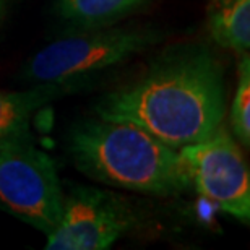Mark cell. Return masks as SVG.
Wrapping results in <instances>:
<instances>
[{
  "mask_svg": "<svg viewBox=\"0 0 250 250\" xmlns=\"http://www.w3.org/2000/svg\"><path fill=\"white\" fill-rule=\"evenodd\" d=\"M3 3H5V0H0V12L3 10Z\"/></svg>",
  "mask_w": 250,
  "mask_h": 250,
  "instance_id": "cell-11",
  "label": "cell"
},
{
  "mask_svg": "<svg viewBox=\"0 0 250 250\" xmlns=\"http://www.w3.org/2000/svg\"><path fill=\"white\" fill-rule=\"evenodd\" d=\"M208 28L219 46L246 54L250 47V0H214Z\"/></svg>",
  "mask_w": 250,
  "mask_h": 250,
  "instance_id": "cell-8",
  "label": "cell"
},
{
  "mask_svg": "<svg viewBox=\"0 0 250 250\" xmlns=\"http://www.w3.org/2000/svg\"><path fill=\"white\" fill-rule=\"evenodd\" d=\"M137 223V214L122 195L70 184L63 193L62 214L47 234V250H104Z\"/></svg>",
  "mask_w": 250,
  "mask_h": 250,
  "instance_id": "cell-5",
  "label": "cell"
},
{
  "mask_svg": "<svg viewBox=\"0 0 250 250\" xmlns=\"http://www.w3.org/2000/svg\"><path fill=\"white\" fill-rule=\"evenodd\" d=\"M161 38L163 34L153 28L86 29L54 41L34 54L24 68V78L38 84L61 86L128 61Z\"/></svg>",
  "mask_w": 250,
  "mask_h": 250,
  "instance_id": "cell-3",
  "label": "cell"
},
{
  "mask_svg": "<svg viewBox=\"0 0 250 250\" xmlns=\"http://www.w3.org/2000/svg\"><path fill=\"white\" fill-rule=\"evenodd\" d=\"M179 154L197 192L247 224L250 177L236 140L219 127L202 142L182 146Z\"/></svg>",
  "mask_w": 250,
  "mask_h": 250,
  "instance_id": "cell-6",
  "label": "cell"
},
{
  "mask_svg": "<svg viewBox=\"0 0 250 250\" xmlns=\"http://www.w3.org/2000/svg\"><path fill=\"white\" fill-rule=\"evenodd\" d=\"M146 0H59V15L73 26L96 29L137 12Z\"/></svg>",
  "mask_w": 250,
  "mask_h": 250,
  "instance_id": "cell-9",
  "label": "cell"
},
{
  "mask_svg": "<svg viewBox=\"0 0 250 250\" xmlns=\"http://www.w3.org/2000/svg\"><path fill=\"white\" fill-rule=\"evenodd\" d=\"M101 119L135 124L174 149L208 138L221 127L223 75L203 46L172 49L135 83L96 106Z\"/></svg>",
  "mask_w": 250,
  "mask_h": 250,
  "instance_id": "cell-1",
  "label": "cell"
},
{
  "mask_svg": "<svg viewBox=\"0 0 250 250\" xmlns=\"http://www.w3.org/2000/svg\"><path fill=\"white\" fill-rule=\"evenodd\" d=\"M59 88L39 84L26 91L0 89V143L29 135V119L33 112L57 96Z\"/></svg>",
  "mask_w": 250,
  "mask_h": 250,
  "instance_id": "cell-7",
  "label": "cell"
},
{
  "mask_svg": "<svg viewBox=\"0 0 250 250\" xmlns=\"http://www.w3.org/2000/svg\"><path fill=\"white\" fill-rule=\"evenodd\" d=\"M68 153L80 172L104 186L159 197L179 195L190 186L179 149L130 122L82 124L70 137Z\"/></svg>",
  "mask_w": 250,
  "mask_h": 250,
  "instance_id": "cell-2",
  "label": "cell"
},
{
  "mask_svg": "<svg viewBox=\"0 0 250 250\" xmlns=\"http://www.w3.org/2000/svg\"><path fill=\"white\" fill-rule=\"evenodd\" d=\"M63 190L54 159L29 135L0 143V208L51 234L62 214Z\"/></svg>",
  "mask_w": 250,
  "mask_h": 250,
  "instance_id": "cell-4",
  "label": "cell"
},
{
  "mask_svg": "<svg viewBox=\"0 0 250 250\" xmlns=\"http://www.w3.org/2000/svg\"><path fill=\"white\" fill-rule=\"evenodd\" d=\"M231 128L242 145H250V59L244 54L231 109Z\"/></svg>",
  "mask_w": 250,
  "mask_h": 250,
  "instance_id": "cell-10",
  "label": "cell"
}]
</instances>
